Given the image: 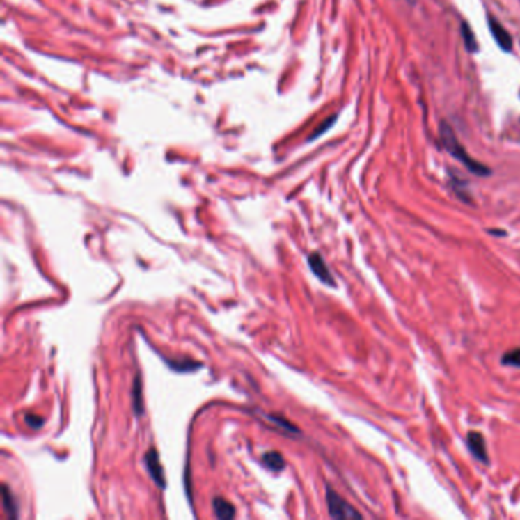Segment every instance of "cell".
<instances>
[{
	"label": "cell",
	"mask_w": 520,
	"mask_h": 520,
	"mask_svg": "<svg viewBox=\"0 0 520 520\" xmlns=\"http://www.w3.org/2000/svg\"><path fill=\"white\" fill-rule=\"evenodd\" d=\"M439 136H441L444 148L449 151V153L455 159H458L461 164L466 165L471 173H475L478 175H488V174H490V170H488L485 165L476 162L475 159H471L467 155V151L464 150V147L459 143L458 138H456V134H455V132L452 130V127L449 124H447V123L441 124V127H439Z\"/></svg>",
	"instance_id": "obj_1"
},
{
	"label": "cell",
	"mask_w": 520,
	"mask_h": 520,
	"mask_svg": "<svg viewBox=\"0 0 520 520\" xmlns=\"http://www.w3.org/2000/svg\"><path fill=\"white\" fill-rule=\"evenodd\" d=\"M326 503L330 516L334 519H362V514L357 513L345 499L340 498L330 487H326Z\"/></svg>",
	"instance_id": "obj_2"
},
{
	"label": "cell",
	"mask_w": 520,
	"mask_h": 520,
	"mask_svg": "<svg viewBox=\"0 0 520 520\" xmlns=\"http://www.w3.org/2000/svg\"><path fill=\"white\" fill-rule=\"evenodd\" d=\"M308 266H310L311 271H313V274L317 276L319 281H322L324 284L331 285V287L336 285V281H334V278L331 275V271H330V269L326 267V264H325L324 258L321 257V253L315 252V253L308 255Z\"/></svg>",
	"instance_id": "obj_3"
},
{
	"label": "cell",
	"mask_w": 520,
	"mask_h": 520,
	"mask_svg": "<svg viewBox=\"0 0 520 520\" xmlns=\"http://www.w3.org/2000/svg\"><path fill=\"white\" fill-rule=\"evenodd\" d=\"M145 466L148 468L150 476L155 479V482L161 487L165 488V473H164V467L161 461H159V455L155 449H150L145 455Z\"/></svg>",
	"instance_id": "obj_4"
},
{
	"label": "cell",
	"mask_w": 520,
	"mask_h": 520,
	"mask_svg": "<svg viewBox=\"0 0 520 520\" xmlns=\"http://www.w3.org/2000/svg\"><path fill=\"white\" fill-rule=\"evenodd\" d=\"M488 26H490V33H491L493 38L496 40V43H498L501 49L507 51V52L513 49V38H511L508 31L501 25L499 20L490 17V19H488Z\"/></svg>",
	"instance_id": "obj_5"
},
{
	"label": "cell",
	"mask_w": 520,
	"mask_h": 520,
	"mask_svg": "<svg viewBox=\"0 0 520 520\" xmlns=\"http://www.w3.org/2000/svg\"><path fill=\"white\" fill-rule=\"evenodd\" d=\"M467 444L470 452L473 453L475 458L478 461L488 462V453H487V444H485V438L481 434V432L471 430L467 435Z\"/></svg>",
	"instance_id": "obj_6"
},
{
	"label": "cell",
	"mask_w": 520,
	"mask_h": 520,
	"mask_svg": "<svg viewBox=\"0 0 520 520\" xmlns=\"http://www.w3.org/2000/svg\"><path fill=\"white\" fill-rule=\"evenodd\" d=\"M212 508H214L215 516H217L219 519H232L237 514L235 507L226 499L220 498V496H217V498L212 501Z\"/></svg>",
	"instance_id": "obj_7"
},
{
	"label": "cell",
	"mask_w": 520,
	"mask_h": 520,
	"mask_svg": "<svg viewBox=\"0 0 520 520\" xmlns=\"http://www.w3.org/2000/svg\"><path fill=\"white\" fill-rule=\"evenodd\" d=\"M262 464L267 468L274 470V471H281L285 467V461L283 458L281 453L278 452H269L262 455Z\"/></svg>",
	"instance_id": "obj_8"
},
{
	"label": "cell",
	"mask_w": 520,
	"mask_h": 520,
	"mask_svg": "<svg viewBox=\"0 0 520 520\" xmlns=\"http://www.w3.org/2000/svg\"><path fill=\"white\" fill-rule=\"evenodd\" d=\"M2 493H3V510L10 519H17V505H15V501L13 498V494L10 493V488H8L6 484L2 485Z\"/></svg>",
	"instance_id": "obj_9"
},
{
	"label": "cell",
	"mask_w": 520,
	"mask_h": 520,
	"mask_svg": "<svg viewBox=\"0 0 520 520\" xmlns=\"http://www.w3.org/2000/svg\"><path fill=\"white\" fill-rule=\"evenodd\" d=\"M462 37H464V43H466L467 49L470 52H476L478 51V42H476V37L473 34V31L470 29V26L467 25V23H462Z\"/></svg>",
	"instance_id": "obj_10"
},
{
	"label": "cell",
	"mask_w": 520,
	"mask_h": 520,
	"mask_svg": "<svg viewBox=\"0 0 520 520\" xmlns=\"http://www.w3.org/2000/svg\"><path fill=\"white\" fill-rule=\"evenodd\" d=\"M502 365H507V366H513V368H520V348H514L508 351V353H505L502 356L501 359Z\"/></svg>",
	"instance_id": "obj_11"
},
{
	"label": "cell",
	"mask_w": 520,
	"mask_h": 520,
	"mask_svg": "<svg viewBox=\"0 0 520 520\" xmlns=\"http://www.w3.org/2000/svg\"><path fill=\"white\" fill-rule=\"evenodd\" d=\"M134 391H136V395L133 394V404H134V411H136V413H138V415H141L142 413V403H141V380H139V377L138 379H136V383H134V388H133Z\"/></svg>",
	"instance_id": "obj_12"
},
{
	"label": "cell",
	"mask_w": 520,
	"mask_h": 520,
	"mask_svg": "<svg viewBox=\"0 0 520 520\" xmlns=\"http://www.w3.org/2000/svg\"><path fill=\"white\" fill-rule=\"evenodd\" d=\"M25 421H26L28 426L33 427V429H40L45 423V420L42 417H38V415H36V413H26Z\"/></svg>",
	"instance_id": "obj_13"
}]
</instances>
